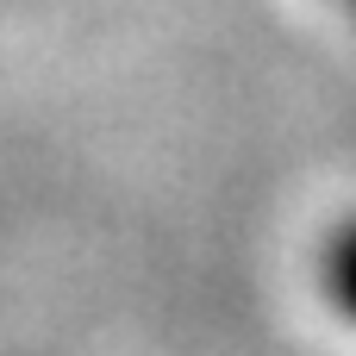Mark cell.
<instances>
[{
  "mask_svg": "<svg viewBox=\"0 0 356 356\" xmlns=\"http://www.w3.org/2000/svg\"><path fill=\"white\" fill-rule=\"evenodd\" d=\"M332 294H338V307L356 319V232L338 244V257H332Z\"/></svg>",
  "mask_w": 356,
  "mask_h": 356,
  "instance_id": "cell-1",
  "label": "cell"
}]
</instances>
